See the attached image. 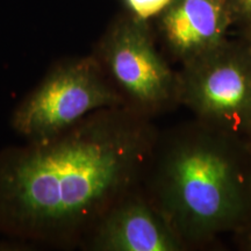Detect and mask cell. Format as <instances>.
<instances>
[{
    "label": "cell",
    "mask_w": 251,
    "mask_h": 251,
    "mask_svg": "<svg viewBox=\"0 0 251 251\" xmlns=\"http://www.w3.org/2000/svg\"><path fill=\"white\" fill-rule=\"evenodd\" d=\"M152 119L109 107L47 141L0 152V231L68 244L146 178L159 131Z\"/></svg>",
    "instance_id": "obj_1"
},
{
    "label": "cell",
    "mask_w": 251,
    "mask_h": 251,
    "mask_svg": "<svg viewBox=\"0 0 251 251\" xmlns=\"http://www.w3.org/2000/svg\"><path fill=\"white\" fill-rule=\"evenodd\" d=\"M144 180L187 249L234 234L251 212L249 143L196 119L159 134Z\"/></svg>",
    "instance_id": "obj_2"
},
{
    "label": "cell",
    "mask_w": 251,
    "mask_h": 251,
    "mask_svg": "<svg viewBox=\"0 0 251 251\" xmlns=\"http://www.w3.org/2000/svg\"><path fill=\"white\" fill-rule=\"evenodd\" d=\"M124 107L152 119L179 106L178 70L158 49L149 21L124 13L93 52Z\"/></svg>",
    "instance_id": "obj_3"
},
{
    "label": "cell",
    "mask_w": 251,
    "mask_h": 251,
    "mask_svg": "<svg viewBox=\"0 0 251 251\" xmlns=\"http://www.w3.org/2000/svg\"><path fill=\"white\" fill-rule=\"evenodd\" d=\"M124 103L93 54L65 59L18 106L12 127L28 142L64 133L99 109Z\"/></svg>",
    "instance_id": "obj_4"
},
{
    "label": "cell",
    "mask_w": 251,
    "mask_h": 251,
    "mask_svg": "<svg viewBox=\"0 0 251 251\" xmlns=\"http://www.w3.org/2000/svg\"><path fill=\"white\" fill-rule=\"evenodd\" d=\"M178 101L196 120L248 139L251 133V49L231 40L181 65Z\"/></svg>",
    "instance_id": "obj_5"
},
{
    "label": "cell",
    "mask_w": 251,
    "mask_h": 251,
    "mask_svg": "<svg viewBox=\"0 0 251 251\" xmlns=\"http://www.w3.org/2000/svg\"><path fill=\"white\" fill-rule=\"evenodd\" d=\"M91 250L183 251V241L140 187L122 197L87 235Z\"/></svg>",
    "instance_id": "obj_6"
},
{
    "label": "cell",
    "mask_w": 251,
    "mask_h": 251,
    "mask_svg": "<svg viewBox=\"0 0 251 251\" xmlns=\"http://www.w3.org/2000/svg\"><path fill=\"white\" fill-rule=\"evenodd\" d=\"M155 23L164 54L179 67L221 46L234 26L228 0H171Z\"/></svg>",
    "instance_id": "obj_7"
},
{
    "label": "cell",
    "mask_w": 251,
    "mask_h": 251,
    "mask_svg": "<svg viewBox=\"0 0 251 251\" xmlns=\"http://www.w3.org/2000/svg\"><path fill=\"white\" fill-rule=\"evenodd\" d=\"M127 12L141 20H155L171 0H122Z\"/></svg>",
    "instance_id": "obj_8"
},
{
    "label": "cell",
    "mask_w": 251,
    "mask_h": 251,
    "mask_svg": "<svg viewBox=\"0 0 251 251\" xmlns=\"http://www.w3.org/2000/svg\"><path fill=\"white\" fill-rule=\"evenodd\" d=\"M234 26L240 31L251 28V0H228Z\"/></svg>",
    "instance_id": "obj_9"
},
{
    "label": "cell",
    "mask_w": 251,
    "mask_h": 251,
    "mask_svg": "<svg viewBox=\"0 0 251 251\" xmlns=\"http://www.w3.org/2000/svg\"><path fill=\"white\" fill-rule=\"evenodd\" d=\"M238 247L243 250L251 251V212L244 224L234 233Z\"/></svg>",
    "instance_id": "obj_10"
},
{
    "label": "cell",
    "mask_w": 251,
    "mask_h": 251,
    "mask_svg": "<svg viewBox=\"0 0 251 251\" xmlns=\"http://www.w3.org/2000/svg\"><path fill=\"white\" fill-rule=\"evenodd\" d=\"M241 33V37H242V39L246 41L247 42V45L250 47V49H251V28H249V29H246V30H242V31H240Z\"/></svg>",
    "instance_id": "obj_11"
},
{
    "label": "cell",
    "mask_w": 251,
    "mask_h": 251,
    "mask_svg": "<svg viewBox=\"0 0 251 251\" xmlns=\"http://www.w3.org/2000/svg\"><path fill=\"white\" fill-rule=\"evenodd\" d=\"M247 141H248V143H249V147H250V149H251V133H250L249 136H248Z\"/></svg>",
    "instance_id": "obj_12"
}]
</instances>
